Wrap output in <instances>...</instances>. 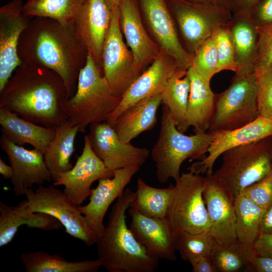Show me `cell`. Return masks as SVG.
Instances as JSON below:
<instances>
[{
  "mask_svg": "<svg viewBox=\"0 0 272 272\" xmlns=\"http://www.w3.org/2000/svg\"><path fill=\"white\" fill-rule=\"evenodd\" d=\"M146 23L161 50L183 70L191 66L193 54L182 44L167 0H140Z\"/></svg>",
  "mask_w": 272,
  "mask_h": 272,
  "instance_id": "cell-14",
  "label": "cell"
},
{
  "mask_svg": "<svg viewBox=\"0 0 272 272\" xmlns=\"http://www.w3.org/2000/svg\"><path fill=\"white\" fill-rule=\"evenodd\" d=\"M86 0H27L23 12L30 19L45 17L64 25L74 23Z\"/></svg>",
  "mask_w": 272,
  "mask_h": 272,
  "instance_id": "cell-34",
  "label": "cell"
},
{
  "mask_svg": "<svg viewBox=\"0 0 272 272\" xmlns=\"http://www.w3.org/2000/svg\"><path fill=\"white\" fill-rule=\"evenodd\" d=\"M259 116L254 73H235L229 87L215 94L214 108L208 132L237 128Z\"/></svg>",
  "mask_w": 272,
  "mask_h": 272,
  "instance_id": "cell-8",
  "label": "cell"
},
{
  "mask_svg": "<svg viewBox=\"0 0 272 272\" xmlns=\"http://www.w3.org/2000/svg\"><path fill=\"white\" fill-rule=\"evenodd\" d=\"M234 44L237 70L236 74L254 72L257 55V27L249 14L232 15L227 22Z\"/></svg>",
  "mask_w": 272,
  "mask_h": 272,
  "instance_id": "cell-28",
  "label": "cell"
},
{
  "mask_svg": "<svg viewBox=\"0 0 272 272\" xmlns=\"http://www.w3.org/2000/svg\"><path fill=\"white\" fill-rule=\"evenodd\" d=\"M227 22L217 26L211 36L217 51L218 73L224 70L236 73L237 70L234 44Z\"/></svg>",
  "mask_w": 272,
  "mask_h": 272,
  "instance_id": "cell-37",
  "label": "cell"
},
{
  "mask_svg": "<svg viewBox=\"0 0 272 272\" xmlns=\"http://www.w3.org/2000/svg\"><path fill=\"white\" fill-rule=\"evenodd\" d=\"M206 180V176L189 171L175 180L166 218L177 236L210 232L203 197Z\"/></svg>",
  "mask_w": 272,
  "mask_h": 272,
  "instance_id": "cell-7",
  "label": "cell"
},
{
  "mask_svg": "<svg viewBox=\"0 0 272 272\" xmlns=\"http://www.w3.org/2000/svg\"><path fill=\"white\" fill-rule=\"evenodd\" d=\"M84 140L82 153L75 166L60 174L53 183L54 186L63 185V192L78 206L90 196L91 187L94 181L113 176V172L93 152L88 135L84 136Z\"/></svg>",
  "mask_w": 272,
  "mask_h": 272,
  "instance_id": "cell-15",
  "label": "cell"
},
{
  "mask_svg": "<svg viewBox=\"0 0 272 272\" xmlns=\"http://www.w3.org/2000/svg\"><path fill=\"white\" fill-rule=\"evenodd\" d=\"M55 135L44 153L45 164L53 180L73 168L70 162L75 150V141L79 127L67 121L55 128Z\"/></svg>",
  "mask_w": 272,
  "mask_h": 272,
  "instance_id": "cell-29",
  "label": "cell"
},
{
  "mask_svg": "<svg viewBox=\"0 0 272 272\" xmlns=\"http://www.w3.org/2000/svg\"><path fill=\"white\" fill-rule=\"evenodd\" d=\"M253 248L237 239L228 243L219 245L212 253L217 272L247 271L252 258L256 255Z\"/></svg>",
  "mask_w": 272,
  "mask_h": 272,
  "instance_id": "cell-35",
  "label": "cell"
},
{
  "mask_svg": "<svg viewBox=\"0 0 272 272\" xmlns=\"http://www.w3.org/2000/svg\"><path fill=\"white\" fill-rule=\"evenodd\" d=\"M261 0H227L229 10L232 15L249 14Z\"/></svg>",
  "mask_w": 272,
  "mask_h": 272,
  "instance_id": "cell-44",
  "label": "cell"
},
{
  "mask_svg": "<svg viewBox=\"0 0 272 272\" xmlns=\"http://www.w3.org/2000/svg\"><path fill=\"white\" fill-rule=\"evenodd\" d=\"M118 8L121 30L132 53L135 70L141 75L161 49L143 26L137 0H122Z\"/></svg>",
  "mask_w": 272,
  "mask_h": 272,
  "instance_id": "cell-22",
  "label": "cell"
},
{
  "mask_svg": "<svg viewBox=\"0 0 272 272\" xmlns=\"http://www.w3.org/2000/svg\"><path fill=\"white\" fill-rule=\"evenodd\" d=\"M247 271L272 272V258L256 254L252 258Z\"/></svg>",
  "mask_w": 272,
  "mask_h": 272,
  "instance_id": "cell-45",
  "label": "cell"
},
{
  "mask_svg": "<svg viewBox=\"0 0 272 272\" xmlns=\"http://www.w3.org/2000/svg\"><path fill=\"white\" fill-rule=\"evenodd\" d=\"M122 34L118 7L111 11L101 61L104 76L113 93L120 97L140 75L135 70L132 53L124 42Z\"/></svg>",
  "mask_w": 272,
  "mask_h": 272,
  "instance_id": "cell-11",
  "label": "cell"
},
{
  "mask_svg": "<svg viewBox=\"0 0 272 272\" xmlns=\"http://www.w3.org/2000/svg\"><path fill=\"white\" fill-rule=\"evenodd\" d=\"M212 133L214 138L208 155L202 160L192 163L187 169L189 171L199 175L212 174L216 161L225 151L272 136V119L260 115L239 128Z\"/></svg>",
  "mask_w": 272,
  "mask_h": 272,
  "instance_id": "cell-19",
  "label": "cell"
},
{
  "mask_svg": "<svg viewBox=\"0 0 272 272\" xmlns=\"http://www.w3.org/2000/svg\"><path fill=\"white\" fill-rule=\"evenodd\" d=\"M190 88V79L186 74L171 78L161 93L162 104L166 106L169 116L181 132L187 131L186 121Z\"/></svg>",
  "mask_w": 272,
  "mask_h": 272,
  "instance_id": "cell-33",
  "label": "cell"
},
{
  "mask_svg": "<svg viewBox=\"0 0 272 272\" xmlns=\"http://www.w3.org/2000/svg\"><path fill=\"white\" fill-rule=\"evenodd\" d=\"M161 104L159 94L140 100L125 109L113 126L119 139L129 143L142 132L152 129L157 123V112Z\"/></svg>",
  "mask_w": 272,
  "mask_h": 272,
  "instance_id": "cell-25",
  "label": "cell"
},
{
  "mask_svg": "<svg viewBox=\"0 0 272 272\" xmlns=\"http://www.w3.org/2000/svg\"><path fill=\"white\" fill-rule=\"evenodd\" d=\"M186 50L193 54L212 36L218 25L227 23L232 14L228 10L186 0H167Z\"/></svg>",
  "mask_w": 272,
  "mask_h": 272,
  "instance_id": "cell-10",
  "label": "cell"
},
{
  "mask_svg": "<svg viewBox=\"0 0 272 272\" xmlns=\"http://www.w3.org/2000/svg\"><path fill=\"white\" fill-rule=\"evenodd\" d=\"M0 174L5 179H11L14 175L12 167L7 164L4 160L0 158Z\"/></svg>",
  "mask_w": 272,
  "mask_h": 272,
  "instance_id": "cell-49",
  "label": "cell"
},
{
  "mask_svg": "<svg viewBox=\"0 0 272 272\" xmlns=\"http://www.w3.org/2000/svg\"><path fill=\"white\" fill-rule=\"evenodd\" d=\"M258 42L254 72L262 71L272 63V24L257 27Z\"/></svg>",
  "mask_w": 272,
  "mask_h": 272,
  "instance_id": "cell-40",
  "label": "cell"
},
{
  "mask_svg": "<svg viewBox=\"0 0 272 272\" xmlns=\"http://www.w3.org/2000/svg\"><path fill=\"white\" fill-rule=\"evenodd\" d=\"M24 4L13 0L0 8V90L22 63L18 43L31 19L23 12Z\"/></svg>",
  "mask_w": 272,
  "mask_h": 272,
  "instance_id": "cell-17",
  "label": "cell"
},
{
  "mask_svg": "<svg viewBox=\"0 0 272 272\" xmlns=\"http://www.w3.org/2000/svg\"><path fill=\"white\" fill-rule=\"evenodd\" d=\"M134 192L126 188L112 207L108 223L96 243L98 259L109 272H153L159 260L149 254L126 222Z\"/></svg>",
  "mask_w": 272,
  "mask_h": 272,
  "instance_id": "cell-3",
  "label": "cell"
},
{
  "mask_svg": "<svg viewBox=\"0 0 272 272\" xmlns=\"http://www.w3.org/2000/svg\"><path fill=\"white\" fill-rule=\"evenodd\" d=\"M111 19L104 0H86L74 22L81 41L102 71V50Z\"/></svg>",
  "mask_w": 272,
  "mask_h": 272,
  "instance_id": "cell-23",
  "label": "cell"
},
{
  "mask_svg": "<svg viewBox=\"0 0 272 272\" xmlns=\"http://www.w3.org/2000/svg\"><path fill=\"white\" fill-rule=\"evenodd\" d=\"M190 88L187 110L186 128L195 132H208L214 108L215 94L210 81L203 79L190 66L187 71Z\"/></svg>",
  "mask_w": 272,
  "mask_h": 272,
  "instance_id": "cell-27",
  "label": "cell"
},
{
  "mask_svg": "<svg viewBox=\"0 0 272 272\" xmlns=\"http://www.w3.org/2000/svg\"><path fill=\"white\" fill-rule=\"evenodd\" d=\"M107 7L110 10L112 11L114 9L118 7L122 0H104Z\"/></svg>",
  "mask_w": 272,
  "mask_h": 272,
  "instance_id": "cell-50",
  "label": "cell"
},
{
  "mask_svg": "<svg viewBox=\"0 0 272 272\" xmlns=\"http://www.w3.org/2000/svg\"><path fill=\"white\" fill-rule=\"evenodd\" d=\"M237 239L253 248L260 233L262 218L266 209L252 200L243 191L235 198Z\"/></svg>",
  "mask_w": 272,
  "mask_h": 272,
  "instance_id": "cell-31",
  "label": "cell"
},
{
  "mask_svg": "<svg viewBox=\"0 0 272 272\" xmlns=\"http://www.w3.org/2000/svg\"><path fill=\"white\" fill-rule=\"evenodd\" d=\"M68 100L64 83L57 74L24 63L15 70L0 90V107L49 128L67 121Z\"/></svg>",
  "mask_w": 272,
  "mask_h": 272,
  "instance_id": "cell-2",
  "label": "cell"
},
{
  "mask_svg": "<svg viewBox=\"0 0 272 272\" xmlns=\"http://www.w3.org/2000/svg\"><path fill=\"white\" fill-rule=\"evenodd\" d=\"M211 255H207L200 258L191 265L192 271L217 272Z\"/></svg>",
  "mask_w": 272,
  "mask_h": 272,
  "instance_id": "cell-46",
  "label": "cell"
},
{
  "mask_svg": "<svg viewBox=\"0 0 272 272\" xmlns=\"http://www.w3.org/2000/svg\"><path fill=\"white\" fill-rule=\"evenodd\" d=\"M203 79L211 81L218 72L217 51L212 37L206 39L193 53L191 66Z\"/></svg>",
  "mask_w": 272,
  "mask_h": 272,
  "instance_id": "cell-38",
  "label": "cell"
},
{
  "mask_svg": "<svg viewBox=\"0 0 272 272\" xmlns=\"http://www.w3.org/2000/svg\"><path fill=\"white\" fill-rule=\"evenodd\" d=\"M222 155L221 166L213 175L235 198L272 171V136L233 148Z\"/></svg>",
  "mask_w": 272,
  "mask_h": 272,
  "instance_id": "cell-6",
  "label": "cell"
},
{
  "mask_svg": "<svg viewBox=\"0 0 272 272\" xmlns=\"http://www.w3.org/2000/svg\"><path fill=\"white\" fill-rule=\"evenodd\" d=\"M173 184L167 188L151 186L139 178L137 188L133 193L129 208L142 215L150 218L163 219L166 217Z\"/></svg>",
  "mask_w": 272,
  "mask_h": 272,
  "instance_id": "cell-32",
  "label": "cell"
},
{
  "mask_svg": "<svg viewBox=\"0 0 272 272\" xmlns=\"http://www.w3.org/2000/svg\"><path fill=\"white\" fill-rule=\"evenodd\" d=\"M260 233L272 234V204L264 211L261 222Z\"/></svg>",
  "mask_w": 272,
  "mask_h": 272,
  "instance_id": "cell-47",
  "label": "cell"
},
{
  "mask_svg": "<svg viewBox=\"0 0 272 272\" xmlns=\"http://www.w3.org/2000/svg\"><path fill=\"white\" fill-rule=\"evenodd\" d=\"M253 249L257 255L272 258V234L260 233Z\"/></svg>",
  "mask_w": 272,
  "mask_h": 272,
  "instance_id": "cell-43",
  "label": "cell"
},
{
  "mask_svg": "<svg viewBox=\"0 0 272 272\" xmlns=\"http://www.w3.org/2000/svg\"><path fill=\"white\" fill-rule=\"evenodd\" d=\"M203 197L211 223L210 233L219 245L237 239L235 197L213 173L206 175Z\"/></svg>",
  "mask_w": 272,
  "mask_h": 272,
  "instance_id": "cell-18",
  "label": "cell"
},
{
  "mask_svg": "<svg viewBox=\"0 0 272 272\" xmlns=\"http://www.w3.org/2000/svg\"><path fill=\"white\" fill-rule=\"evenodd\" d=\"M121 99L113 93L102 70L88 53L79 75L76 91L67 101V121L83 132L92 123L106 121Z\"/></svg>",
  "mask_w": 272,
  "mask_h": 272,
  "instance_id": "cell-5",
  "label": "cell"
},
{
  "mask_svg": "<svg viewBox=\"0 0 272 272\" xmlns=\"http://www.w3.org/2000/svg\"><path fill=\"white\" fill-rule=\"evenodd\" d=\"M218 245L210 232L177 236V250L182 259L191 265L200 258L211 255Z\"/></svg>",
  "mask_w": 272,
  "mask_h": 272,
  "instance_id": "cell-36",
  "label": "cell"
},
{
  "mask_svg": "<svg viewBox=\"0 0 272 272\" xmlns=\"http://www.w3.org/2000/svg\"><path fill=\"white\" fill-rule=\"evenodd\" d=\"M161 126L156 143L150 152L155 164L158 181L165 183L180 176V168L186 160L200 161L208 153L214 135L208 132L188 135L180 131L163 105Z\"/></svg>",
  "mask_w": 272,
  "mask_h": 272,
  "instance_id": "cell-4",
  "label": "cell"
},
{
  "mask_svg": "<svg viewBox=\"0 0 272 272\" xmlns=\"http://www.w3.org/2000/svg\"><path fill=\"white\" fill-rule=\"evenodd\" d=\"M28 206L34 213L49 215L57 220L66 233L83 241L87 246L96 244L99 236L89 226L79 206L64 192L53 186L42 185L26 190Z\"/></svg>",
  "mask_w": 272,
  "mask_h": 272,
  "instance_id": "cell-9",
  "label": "cell"
},
{
  "mask_svg": "<svg viewBox=\"0 0 272 272\" xmlns=\"http://www.w3.org/2000/svg\"><path fill=\"white\" fill-rule=\"evenodd\" d=\"M2 134L21 146H32L43 154L55 135V128L46 127L25 120L9 110L0 107Z\"/></svg>",
  "mask_w": 272,
  "mask_h": 272,
  "instance_id": "cell-26",
  "label": "cell"
},
{
  "mask_svg": "<svg viewBox=\"0 0 272 272\" xmlns=\"http://www.w3.org/2000/svg\"><path fill=\"white\" fill-rule=\"evenodd\" d=\"M26 272H98L101 263L93 260L69 261L57 254L38 251L20 256Z\"/></svg>",
  "mask_w": 272,
  "mask_h": 272,
  "instance_id": "cell-30",
  "label": "cell"
},
{
  "mask_svg": "<svg viewBox=\"0 0 272 272\" xmlns=\"http://www.w3.org/2000/svg\"><path fill=\"white\" fill-rule=\"evenodd\" d=\"M88 54L74 23L64 25L45 17L31 19L18 45L22 63L48 69L61 78L69 99L76 91L79 75Z\"/></svg>",
  "mask_w": 272,
  "mask_h": 272,
  "instance_id": "cell-1",
  "label": "cell"
},
{
  "mask_svg": "<svg viewBox=\"0 0 272 272\" xmlns=\"http://www.w3.org/2000/svg\"><path fill=\"white\" fill-rule=\"evenodd\" d=\"M249 15L256 27L272 24V0H261Z\"/></svg>",
  "mask_w": 272,
  "mask_h": 272,
  "instance_id": "cell-42",
  "label": "cell"
},
{
  "mask_svg": "<svg viewBox=\"0 0 272 272\" xmlns=\"http://www.w3.org/2000/svg\"><path fill=\"white\" fill-rule=\"evenodd\" d=\"M89 130L88 135L92 150L112 172L131 166L141 167L150 154L147 148L121 141L106 121L91 124Z\"/></svg>",
  "mask_w": 272,
  "mask_h": 272,
  "instance_id": "cell-13",
  "label": "cell"
},
{
  "mask_svg": "<svg viewBox=\"0 0 272 272\" xmlns=\"http://www.w3.org/2000/svg\"><path fill=\"white\" fill-rule=\"evenodd\" d=\"M128 214L130 230L150 255L159 260H176L177 236L166 218H150L130 208Z\"/></svg>",
  "mask_w": 272,
  "mask_h": 272,
  "instance_id": "cell-21",
  "label": "cell"
},
{
  "mask_svg": "<svg viewBox=\"0 0 272 272\" xmlns=\"http://www.w3.org/2000/svg\"><path fill=\"white\" fill-rule=\"evenodd\" d=\"M186 70L167 53L161 50L151 65L129 86L120 102L106 122L113 126L116 119L125 109L146 98L159 94L173 77L185 75Z\"/></svg>",
  "mask_w": 272,
  "mask_h": 272,
  "instance_id": "cell-12",
  "label": "cell"
},
{
  "mask_svg": "<svg viewBox=\"0 0 272 272\" xmlns=\"http://www.w3.org/2000/svg\"><path fill=\"white\" fill-rule=\"evenodd\" d=\"M23 225L44 231L58 230L62 227L54 217L33 212L27 199L13 206L0 201V247L11 242L19 228Z\"/></svg>",
  "mask_w": 272,
  "mask_h": 272,
  "instance_id": "cell-24",
  "label": "cell"
},
{
  "mask_svg": "<svg viewBox=\"0 0 272 272\" xmlns=\"http://www.w3.org/2000/svg\"><path fill=\"white\" fill-rule=\"evenodd\" d=\"M243 191L256 204L267 208L272 204V171L263 179Z\"/></svg>",
  "mask_w": 272,
  "mask_h": 272,
  "instance_id": "cell-41",
  "label": "cell"
},
{
  "mask_svg": "<svg viewBox=\"0 0 272 272\" xmlns=\"http://www.w3.org/2000/svg\"><path fill=\"white\" fill-rule=\"evenodd\" d=\"M190 2L217 7L230 11L227 0H186Z\"/></svg>",
  "mask_w": 272,
  "mask_h": 272,
  "instance_id": "cell-48",
  "label": "cell"
},
{
  "mask_svg": "<svg viewBox=\"0 0 272 272\" xmlns=\"http://www.w3.org/2000/svg\"><path fill=\"white\" fill-rule=\"evenodd\" d=\"M140 168L138 166H131L117 169L113 171L112 177L99 179L97 186L91 190L88 204L79 206L89 226L99 237L105 229L103 221L109 206L122 195Z\"/></svg>",
  "mask_w": 272,
  "mask_h": 272,
  "instance_id": "cell-20",
  "label": "cell"
},
{
  "mask_svg": "<svg viewBox=\"0 0 272 272\" xmlns=\"http://www.w3.org/2000/svg\"><path fill=\"white\" fill-rule=\"evenodd\" d=\"M257 84V103L260 116L272 119V63L254 73Z\"/></svg>",
  "mask_w": 272,
  "mask_h": 272,
  "instance_id": "cell-39",
  "label": "cell"
},
{
  "mask_svg": "<svg viewBox=\"0 0 272 272\" xmlns=\"http://www.w3.org/2000/svg\"><path fill=\"white\" fill-rule=\"evenodd\" d=\"M0 145L14 171L11 182L16 195H24L26 190L34 185L39 186L53 180L41 151L36 148L27 150L13 143L3 134L0 138Z\"/></svg>",
  "mask_w": 272,
  "mask_h": 272,
  "instance_id": "cell-16",
  "label": "cell"
}]
</instances>
